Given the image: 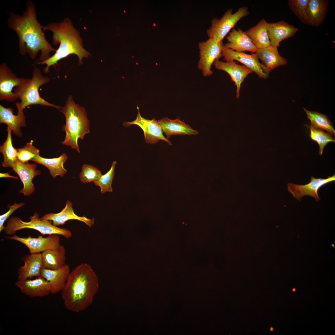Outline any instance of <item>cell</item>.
Here are the masks:
<instances>
[{"label": "cell", "mask_w": 335, "mask_h": 335, "mask_svg": "<svg viewBox=\"0 0 335 335\" xmlns=\"http://www.w3.org/2000/svg\"><path fill=\"white\" fill-rule=\"evenodd\" d=\"M7 24L17 35L21 55L27 53L33 60L40 51V56L35 61L38 63L48 59L51 52L56 51L46 39L43 26L38 20L35 5L32 1L27 2L25 9L21 15L10 12Z\"/></svg>", "instance_id": "1"}, {"label": "cell", "mask_w": 335, "mask_h": 335, "mask_svg": "<svg viewBox=\"0 0 335 335\" xmlns=\"http://www.w3.org/2000/svg\"><path fill=\"white\" fill-rule=\"evenodd\" d=\"M99 289L98 277L92 266L87 263L80 264L70 272L61 291L65 307L76 313L86 310Z\"/></svg>", "instance_id": "2"}, {"label": "cell", "mask_w": 335, "mask_h": 335, "mask_svg": "<svg viewBox=\"0 0 335 335\" xmlns=\"http://www.w3.org/2000/svg\"><path fill=\"white\" fill-rule=\"evenodd\" d=\"M43 30L44 31H51L52 43L56 45L59 44L53 56L46 60L38 63L46 65L44 69L45 73H48L51 66H55L60 60L70 55L77 56L79 65L83 63V58L90 56V53L83 47L80 33L74 27L69 18H65L59 22L48 23L43 26Z\"/></svg>", "instance_id": "3"}, {"label": "cell", "mask_w": 335, "mask_h": 335, "mask_svg": "<svg viewBox=\"0 0 335 335\" xmlns=\"http://www.w3.org/2000/svg\"><path fill=\"white\" fill-rule=\"evenodd\" d=\"M60 110L65 119V124L63 127L65 135L62 144L70 146L80 153L78 140L83 139L85 135L90 133L89 121L86 110L74 102L71 96L68 97L65 105Z\"/></svg>", "instance_id": "4"}, {"label": "cell", "mask_w": 335, "mask_h": 335, "mask_svg": "<svg viewBox=\"0 0 335 335\" xmlns=\"http://www.w3.org/2000/svg\"><path fill=\"white\" fill-rule=\"evenodd\" d=\"M50 81L48 77L43 76L38 68L34 69L31 78H26L24 83L16 88L15 93L20 100L16 103L18 113L23 112V110L30 105H38L53 107L58 109L61 108L51 103L42 98L39 92L40 87L47 83Z\"/></svg>", "instance_id": "5"}, {"label": "cell", "mask_w": 335, "mask_h": 335, "mask_svg": "<svg viewBox=\"0 0 335 335\" xmlns=\"http://www.w3.org/2000/svg\"><path fill=\"white\" fill-rule=\"evenodd\" d=\"M29 218L30 221L27 222L17 217H11L8 220L4 230L5 233L7 235H11L20 230L30 229L36 230L43 235L57 234L67 239L71 237L72 233L69 230L55 226L51 221L41 219L37 212L30 216Z\"/></svg>", "instance_id": "6"}, {"label": "cell", "mask_w": 335, "mask_h": 335, "mask_svg": "<svg viewBox=\"0 0 335 335\" xmlns=\"http://www.w3.org/2000/svg\"><path fill=\"white\" fill-rule=\"evenodd\" d=\"M249 13L248 7L245 6L240 7L234 13L232 9H229L220 18L216 17L212 19L211 25L206 31L208 37L213 38L217 42H222L237 23Z\"/></svg>", "instance_id": "7"}, {"label": "cell", "mask_w": 335, "mask_h": 335, "mask_svg": "<svg viewBox=\"0 0 335 335\" xmlns=\"http://www.w3.org/2000/svg\"><path fill=\"white\" fill-rule=\"evenodd\" d=\"M222 42H217L212 38L199 43V59L197 67L202 71L203 76H209L213 74L211 69L212 65L216 60L222 57Z\"/></svg>", "instance_id": "8"}, {"label": "cell", "mask_w": 335, "mask_h": 335, "mask_svg": "<svg viewBox=\"0 0 335 335\" xmlns=\"http://www.w3.org/2000/svg\"><path fill=\"white\" fill-rule=\"evenodd\" d=\"M222 54L223 60L237 61L255 73L260 78L266 79L269 76L271 71L259 61L255 53L248 54L235 51L226 47L223 43Z\"/></svg>", "instance_id": "9"}, {"label": "cell", "mask_w": 335, "mask_h": 335, "mask_svg": "<svg viewBox=\"0 0 335 335\" xmlns=\"http://www.w3.org/2000/svg\"><path fill=\"white\" fill-rule=\"evenodd\" d=\"M26 78L18 77L6 63L0 65V99L13 102L18 99L15 90L21 86Z\"/></svg>", "instance_id": "10"}, {"label": "cell", "mask_w": 335, "mask_h": 335, "mask_svg": "<svg viewBox=\"0 0 335 335\" xmlns=\"http://www.w3.org/2000/svg\"><path fill=\"white\" fill-rule=\"evenodd\" d=\"M6 238L24 244L29 249L30 253H40L48 249H53L60 245V237L57 234L51 235L46 237L38 235L36 238L30 236L27 237H21L15 234L7 236Z\"/></svg>", "instance_id": "11"}, {"label": "cell", "mask_w": 335, "mask_h": 335, "mask_svg": "<svg viewBox=\"0 0 335 335\" xmlns=\"http://www.w3.org/2000/svg\"><path fill=\"white\" fill-rule=\"evenodd\" d=\"M136 125L142 130L145 142L148 144H154L159 140H162L172 145L171 142L163 134V131L159 125L158 121L154 118L152 120L145 119L141 116L139 110L136 119L132 122H126L123 124L125 127Z\"/></svg>", "instance_id": "12"}, {"label": "cell", "mask_w": 335, "mask_h": 335, "mask_svg": "<svg viewBox=\"0 0 335 335\" xmlns=\"http://www.w3.org/2000/svg\"><path fill=\"white\" fill-rule=\"evenodd\" d=\"M335 180V175L328 176L325 179L316 178L311 176L310 182L304 185H299L291 183L287 184L288 190L293 196L299 201L302 198L306 195L314 197L316 201L320 199L318 194V191L323 185Z\"/></svg>", "instance_id": "13"}, {"label": "cell", "mask_w": 335, "mask_h": 335, "mask_svg": "<svg viewBox=\"0 0 335 335\" xmlns=\"http://www.w3.org/2000/svg\"><path fill=\"white\" fill-rule=\"evenodd\" d=\"M213 65L216 69L225 71L230 76L236 87V97L239 98L241 84L252 71L244 65L236 63L234 60L225 62L218 59L214 61Z\"/></svg>", "instance_id": "14"}, {"label": "cell", "mask_w": 335, "mask_h": 335, "mask_svg": "<svg viewBox=\"0 0 335 335\" xmlns=\"http://www.w3.org/2000/svg\"><path fill=\"white\" fill-rule=\"evenodd\" d=\"M37 165L28 162L23 163L17 159L12 168L19 176L23 185V188L19 192L25 196H29L34 191L35 187L32 182L34 177L39 175L41 172L36 169Z\"/></svg>", "instance_id": "15"}, {"label": "cell", "mask_w": 335, "mask_h": 335, "mask_svg": "<svg viewBox=\"0 0 335 335\" xmlns=\"http://www.w3.org/2000/svg\"><path fill=\"white\" fill-rule=\"evenodd\" d=\"M15 284L21 293L31 297H43L51 293L49 282L41 276L34 279L18 280Z\"/></svg>", "instance_id": "16"}, {"label": "cell", "mask_w": 335, "mask_h": 335, "mask_svg": "<svg viewBox=\"0 0 335 335\" xmlns=\"http://www.w3.org/2000/svg\"><path fill=\"white\" fill-rule=\"evenodd\" d=\"M40 218L52 221V224L56 226L63 225L66 222L70 220H76L82 221L89 227H92L95 223L94 218L90 219L85 216L80 217L75 213L72 208V204L69 201L66 202L65 207L60 212L49 213Z\"/></svg>", "instance_id": "17"}, {"label": "cell", "mask_w": 335, "mask_h": 335, "mask_svg": "<svg viewBox=\"0 0 335 335\" xmlns=\"http://www.w3.org/2000/svg\"><path fill=\"white\" fill-rule=\"evenodd\" d=\"M70 272L69 266L67 264L56 270H50L43 267L41 270L40 276L49 282L51 293L55 294L63 289Z\"/></svg>", "instance_id": "18"}, {"label": "cell", "mask_w": 335, "mask_h": 335, "mask_svg": "<svg viewBox=\"0 0 335 335\" xmlns=\"http://www.w3.org/2000/svg\"><path fill=\"white\" fill-rule=\"evenodd\" d=\"M298 29L284 20L275 23H268L267 34L271 45L277 47L281 42L293 36Z\"/></svg>", "instance_id": "19"}, {"label": "cell", "mask_w": 335, "mask_h": 335, "mask_svg": "<svg viewBox=\"0 0 335 335\" xmlns=\"http://www.w3.org/2000/svg\"><path fill=\"white\" fill-rule=\"evenodd\" d=\"M228 42L224 46L233 51L239 52L249 51L255 53L257 49L251 40L240 28L232 29L226 37Z\"/></svg>", "instance_id": "20"}, {"label": "cell", "mask_w": 335, "mask_h": 335, "mask_svg": "<svg viewBox=\"0 0 335 335\" xmlns=\"http://www.w3.org/2000/svg\"><path fill=\"white\" fill-rule=\"evenodd\" d=\"M24 265L18 270V280L31 279L40 276L43 266L41 253H30L23 257Z\"/></svg>", "instance_id": "21"}, {"label": "cell", "mask_w": 335, "mask_h": 335, "mask_svg": "<svg viewBox=\"0 0 335 335\" xmlns=\"http://www.w3.org/2000/svg\"><path fill=\"white\" fill-rule=\"evenodd\" d=\"M158 122L168 139L172 135H196L199 134L197 131L192 129L179 118L172 120L164 117Z\"/></svg>", "instance_id": "22"}, {"label": "cell", "mask_w": 335, "mask_h": 335, "mask_svg": "<svg viewBox=\"0 0 335 335\" xmlns=\"http://www.w3.org/2000/svg\"><path fill=\"white\" fill-rule=\"evenodd\" d=\"M0 123L6 124L16 136H22L21 128L26 126L25 117L23 112L13 114L11 108H5L0 105Z\"/></svg>", "instance_id": "23"}, {"label": "cell", "mask_w": 335, "mask_h": 335, "mask_svg": "<svg viewBox=\"0 0 335 335\" xmlns=\"http://www.w3.org/2000/svg\"><path fill=\"white\" fill-rule=\"evenodd\" d=\"M277 47L270 45L257 49L255 53L258 59L261 60L263 64L270 71L287 64V60L280 55Z\"/></svg>", "instance_id": "24"}, {"label": "cell", "mask_w": 335, "mask_h": 335, "mask_svg": "<svg viewBox=\"0 0 335 335\" xmlns=\"http://www.w3.org/2000/svg\"><path fill=\"white\" fill-rule=\"evenodd\" d=\"M328 0H309L307 14L310 25H320L327 15L328 7Z\"/></svg>", "instance_id": "25"}, {"label": "cell", "mask_w": 335, "mask_h": 335, "mask_svg": "<svg viewBox=\"0 0 335 335\" xmlns=\"http://www.w3.org/2000/svg\"><path fill=\"white\" fill-rule=\"evenodd\" d=\"M66 251L60 244L57 248L41 253L44 268L50 270L59 269L66 264Z\"/></svg>", "instance_id": "26"}, {"label": "cell", "mask_w": 335, "mask_h": 335, "mask_svg": "<svg viewBox=\"0 0 335 335\" xmlns=\"http://www.w3.org/2000/svg\"><path fill=\"white\" fill-rule=\"evenodd\" d=\"M68 159L67 154L63 153L58 157L50 159L43 158L39 155L31 161L46 167L52 177L55 178L58 176L62 177L66 173L67 170L64 164Z\"/></svg>", "instance_id": "27"}, {"label": "cell", "mask_w": 335, "mask_h": 335, "mask_svg": "<svg viewBox=\"0 0 335 335\" xmlns=\"http://www.w3.org/2000/svg\"><path fill=\"white\" fill-rule=\"evenodd\" d=\"M268 23L264 19L245 32L257 49L271 45L267 31Z\"/></svg>", "instance_id": "28"}, {"label": "cell", "mask_w": 335, "mask_h": 335, "mask_svg": "<svg viewBox=\"0 0 335 335\" xmlns=\"http://www.w3.org/2000/svg\"><path fill=\"white\" fill-rule=\"evenodd\" d=\"M7 139L3 144L0 146V152L3 156L2 164L4 167L12 168L17 159V149L12 145L11 130L7 127Z\"/></svg>", "instance_id": "29"}, {"label": "cell", "mask_w": 335, "mask_h": 335, "mask_svg": "<svg viewBox=\"0 0 335 335\" xmlns=\"http://www.w3.org/2000/svg\"><path fill=\"white\" fill-rule=\"evenodd\" d=\"M307 118L311 121V125L317 128L326 130L331 134H335V131L330 121L327 116L317 111H310L305 108Z\"/></svg>", "instance_id": "30"}, {"label": "cell", "mask_w": 335, "mask_h": 335, "mask_svg": "<svg viewBox=\"0 0 335 335\" xmlns=\"http://www.w3.org/2000/svg\"><path fill=\"white\" fill-rule=\"evenodd\" d=\"M309 0H288L289 7L298 18L303 24L310 25L307 14Z\"/></svg>", "instance_id": "31"}, {"label": "cell", "mask_w": 335, "mask_h": 335, "mask_svg": "<svg viewBox=\"0 0 335 335\" xmlns=\"http://www.w3.org/2000/svg\"><path fill=\"white\" fill-rule=\"evenodd\" d=\"M308 126L310 129V136L312 140L318 143L319 146V154L321 155L325 146L328 142H334L335 139L330 134L324 132L323 129L311 125Z\"/></svg>", "instance_id": "32"}, {"label": "cell", "mask_w": 335, "mask_h": 335, "mask_svg": "<svg viewBox=\"0 0 335 335\" xmlns=\"http://www.w3.org/2000/svg\"><path fill=\"white\" fill-rule=\"evenodd\" d=\"M116 163V161L113 162L110 170L104 175H102L96 181L94 182L96 185L100 187L101 194H104L107 192L113 191L112 184Z\"/></svg>", "instance_id": "33"}, {"label": "cell", "mask_w": 335, "mask_h": 335, "mask_svg": "<svg viewBox=\"0 0 335 335\" xmlns=\"http://www.w3.org/2000/svg\"><path fill=\"white\" fill-rule=\"evenodd\" d=\"M33 141L27 143L23 147L17 149V159L20 162L25 163L31 160L39 155V150L33 145Z\"/></svg>", "instance_id": "34"}, {"label": "cell", "mask_w": 335, "mask_h": 335, "mask_svg": "<svg viewBox=\"0 0 335 335\" xmlns=\"http://www.w3.org/2000/svg\"><path fill=\"white\" fill-rule=\"evenodd\" d=\"M102 175L101 172L91 165L84 164L79 174L80 181L83 183L95 182Z\"/></svg>", "instance_id": "35"}, {"label": "cell", "mask_w": 335, "mask_h": 335, "mask_svg": "<svg viewBox=\"0 0 335 335\" xmlns=\"http://www.w3.org/2000/svg\"><path fill=\"white\" fill-rule=\"evenodd\" d=\"M25 204L24 203H16L9 206V209L6 213L0 216V232L2 231L5 229L4 224L9 216L16 210L23 206Z\"/></svg>", "instance_id": "36"}, {"label": "cell", "mask_w": 335, "mask_h": 335, "mask_svg": "<svg viewBox=\"0 0 335 335\" xmlns=\"http://www.w3.org/2000/svg\"><path fill=\"white\" fill-rule=\"evenodd\" d=\"M0 177H9L11 178L15 179H18V178L17 176H13L11 175L8 172L7 173H0Z\"/></svg>", "instance_id": "37"}, {"label": "cell", "mask_w": 335, "mask_h": 335, "mask_svg": "<svg viewBox=\"0 0 335 335\" xmlns=\"http://www.w3.org/2000/svg\"><path fill=\"white\" fill-rule=\"evenodd\" d=\"M153 25H154V26H155V24H153Z\"/></svg>", "instance_id": "38"}, {"label": "cell", "mask_w": 335, "mask_h": 335, "mask_svg": "<svg viewBox=\"0 0 335 335\" xmlns=\"http://www.w3.org/2000/svg\"><path fill=\"white\" fill-rule=\"evenodd\" d=\"M124 12H125V11H124Z\"/></svg>", "instance_id": "39"}]
</instances>
